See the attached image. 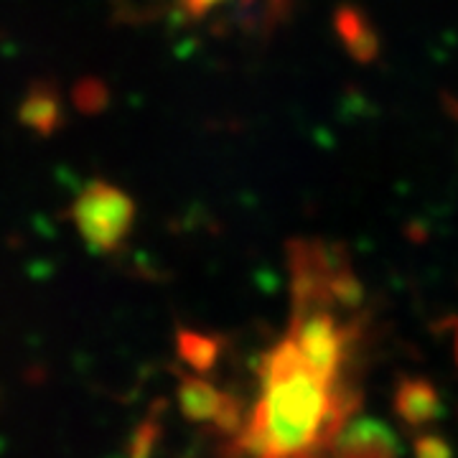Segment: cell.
Wrapping results in <instances>:
<instances>
[{
	"mask_svg": "<svg viewBox=\"0 0 458 458\" xmlns=\"http://www.w3.org/2000/svg\"><path fill=\"white\" fill-rule=\"evenodd\" d=\"M260 397L240 430L250 458H321L334 448L354 397L309 367L285 336L260 361Z\"/></svg>",
	"mask_w": 458,
	"mask_h": 458,
	"instance_id": "cell-1",
	"label": "cell"
},
{
	"mask_svg": "<svg viewBox=\"0 0 458 458\" xmlns=\"http://www.w3.org/2000/svg\"><path fill=\"white\" fill-rule=\"evenodd\" d=\"M69 216L89 252L113 255L131 237L135 201L110 181L92 179L72 201Z\"/></svg>",
	"mask_w": 458,
	"mask_h": 458,
	"instance_id": "cell-2",
	"label": "cell"
},
{
	"mask_svg": "<svg viewBox=\"0 0 458 458\" xmlns=\"http://www.w3.org/2000/svg\"><path fill=\"white\" fill-rule=\"evenodd\" d=\"M179 410L189 423L214 426L222 433L242 430V408L234 394L216 390L209 379L199 375H179Z\"/></svg>",
	"mask_w": 458,
	"mask_h": 458,
	"instance_id": "cell-3",
	"label": "cell"
},
{
	"mask_svg": "<svg viewBox=\"0 0 458 458\" xmlns=\"http://www.w3.org/2000/svg\"><path fill=\"white\" fill-rule=\"evenodd\" d=\"M334 458H400V441L387 423L357 418L336 436Z\"/></svg>",
	"mask_w": 458,
	"mask_h": 458,
	"instance_id": "cell-4",
	"label": "cell"
},
{
	"mask_svg": "<svg viewBox=\"0 0 458 458\" xmlns=\"http://www.w3.org/2000/svg\"><path fill=\"white\" fill-rule=\"evenodd\" d=\"M393 403L397 418L408 428L433 426L443 415L441 393L426 377H400Z\"/></svg>",
	"mask_w": 458,
	"mask_h": 458,
	"instance_id": "cell-5",
	"label": "cell"
},
{
	"mask_svg": "<svg viewBox=\"0 0 458 458\" xmlns=\"http://www.w3.org/2000/svg\"><path fill=\"white\" fill-rule=\"evenodd\" d=\"M18 120L23 128H29L41 138H51L64 123L62 98L54 82L29 84L26 95L18 105Z\"/></svg>",
	"mask_w": 458,
	"mask_h": 458,
	"instance_id": "cell-6",
	"label": "cell"
},
{
	"mask_svg": "<svg viewBox=\"0 0 458 458\" xmlns=\"http://www.w3.org/2000/svg\"><path fill=\"white\" fill-rule=\"evenodd\" d=\"M334 29L342 41V47L349 51V56L360 64H369L379 56V36L369 16L357 5H342L334 16Z\"/></svg>",
	"mask_w": 458,
	"mask_h": 458,
	"instance_id": "cell-7",
	"label": "cell"
},
{
	"mask_svg": "<svg viewBox=\"0 0 458 458\" xmlns=\"http://www.w3.org/2000/svg\"><path fill=\"white\" fill-rule=\"evenodd\" d=\"M176 349H179L181 360L186 361L197 375H207L219 361L222 339L214 336V334L194 331V328H179L176 331Z\"/></svg>",
	"mask_w": 458,
	"mask_h": 458,
	"instance_id": "cell-8",
	"label": "cell"
},
{
	"mask_svg": "<svg viewBox=\"0 0 458 458\" xmlns=\"http://www.w3.org/2000/svg\"><path fill=\"white\" fill-rule=\"evenodd\" d=\"M161 433H164V426H161V418L156 410L132 430L131 443H128V458H153V451L161 441Z\"/></svg>",
	"mask_w": 458,
	"mask_h": 458,
	"instance_id": "cell-9",
	"label": "cell"
},
{
	"mask_svg": "<svg viewBox=\"0 0 458 458\" xmlns=\"http://www.w3.org/2000/svg\"><path fill=\"white\" fill-rule=\"evenodd\" d=\"M74 105L87 114L99 113L107 105V87L99 80H82L74 87Z\"/></svg>",
	"mask_w": 458,
	"mask_h": 458,
	"instance_id": "cell-10",
	"label": "cell"
},
{
	"mask_svg": "<svg viewBox=\"0 0 458 458\" xmlns=\"http://www.w3.org/2000/svg\"><path fill=\"white\" fill-rule=\"evenodd\" d=\"M412 456L415 458H454V445L438 433H423L412 443Z\"/></svg>",
	"mask_w": 458,
	"mask_h": 458,
	"instance_id": "cell-11",
	"label": "cell"
},
{
	"mask_svg": "<svg viewBox=\"0 0 458 458\" xmlns=\"http://www.w3.org/2000/svg\"><path fill=\"white\" fill-rule=\"evenodd\" d=\"M225 3L227 0H176V11L186 21H204L216 8H222Z\"/></svg>",
	"mask_w": 458,
	"mask_h": 458,
	"instance_id": "cell-12",
	"label": "cell"
},
{
	"mask_svg": "<svg viewBox=\"0 0 458 458\" xmlns=\"http://www.w3.org/2000/svg\"><path fill=\"white\" fill-rule=\"evenodd\" d=\"M295 0H262V23L267 31L278 29L285 18L291 16Z\"/></svg>",
	"mask_w": 458,
	"mask_h": 458,
	"instance_id": "cell-13",
	"label": "cell"
}]
</instances>
